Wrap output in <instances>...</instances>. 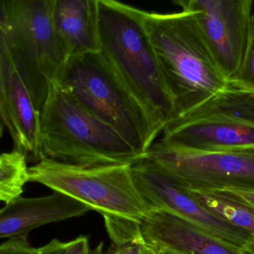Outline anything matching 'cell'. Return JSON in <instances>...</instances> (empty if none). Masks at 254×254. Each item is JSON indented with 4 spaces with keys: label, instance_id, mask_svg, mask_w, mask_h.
Instances as JSON below:
<instances>
[{
    "label": "cell",
    "instance_id": "26",
    "mask_svg": "<svg viewBox=\"0 0 254 254\" xmlns=\"http://www.w3.org/2000/svg\"><path fill=\"white\" fill-rule=\"evenodd\" d=\"M4 127V125H3L2 122H1V119H0V138H1V136H2Z\"/></svg>",
    "mask_w": 254,
    "mask_h": 254
},
{
    "label": "cell",
    "instance_id": "9",
    "mask_svg": "<svg viewBox=\"0 0 254 254\" xmlns=\"http://www.w3.org/2000/svg\"><path fill=\"white\" fill-rule=\"evenodd\" d=\"M131 173L151 210L170 212L235 250H243L253 238L247 231L225 222L198 204L156 163L143 158L131 165Z\"/></svg>",
    "mask_w": 254,
    "mask_h": 254
},
{
    "label": "cell",
    "instance_id": "24",
    "mask_svg": "<svg viewBox=\"0 0 254 254\" xmlns=\"http://www.w3.org/2000/svg\"><path fill=\"white\" fill-rule=\"evenodd\" d=\"M156 254H185L175 251L169 250V249H152Z\"/></svg>",
    "mask_w": 254,
    "mask_h": 254
},
{
    "label": "cell",
    "instance_id": "4",
    "mask_svg": "<svg viewBox=\"0 0 254 254\" xmlns=\"http://www.w3.org/2000/svg\"><path fill=\"white\" fill-rule=\"evenodd\" d=\"M53 85L116 130L143 158L159 135L146 110L100 52L68 58Z\"/></svg>",
    "mask_w": 254,
    "mask_h": 254
},
{
    "label": "cell",
    "instance_id": "14",
    "mask_svg": "<svg viewBox=\"0 0 254 254\" xmlns=\"http://www.w3.org/2000/svg\"><path fill=\"white\" fill-rule=\"evenodd\" d=\"M53 20L68 58L100 52L98 0H55Z\"/></svg>",
    "mask_w": 254,
    "mask_h": 254
},
{
    "label": "cell",
    "instance_id": "25",
    "mask_svg": "<svg viewBox=\"0 0 254 254\" xmlns=\"http://www.w3.org/2000/svg\"><path fill=\"white\" fill-rule=\"evenodd\" d=\"M144 254H155V252H154L153 250H152L151 248H149V246H147L146 249V251H145Z\"/></svg>",
    "mask_w": 254,
    "mask_h": 254
},
{
    "label": "cell",
    "instance_id": "6",
    "mask_svg": "<svg viewBox=\"0 0 254 254\" xmlns=\"http://www.w3.org/2000/svg\"><path fill=\"white\" fill-rule=\"evenodd\" d=\"M28 179L83 203L104 219L141 224L150 213L134 183L131 165L79 167L44 158L28 168Z\"/></svg>",
    "mask_w": 254,
    "mask_h": 254
},
{
    "label": "cell",
    "instance_id": "7",
    "mask_svg": "<svg viewBox=\"0 0 254 254\" xmlns=\"http://www.w3.org/2000/svg\"><path fill=\"white\" fill-rule=\"evenodd\" d=\"M158 142L192 152L254 146V92L228 82L193 110L170 121Z\"/></svg>",
    "mask_w": 254,
    "mask_h": 254
},
{
    "label": "cell",
    "instance_id": "18",
    "mask_svg": "<svg viewBox=\"0 0 254 254\" xmlns=\"http://www.w3.org/2000/svg\"><path fill=\"white\" fill-rule=\"evenodd\" d=\"M0 254H40V248L31 246L28 237H13L0 245Z\"/></svg>",
    "mask_w": 254,
    "mask_h": 254
},
{
    "label": "cell",
    "instance_id": "22",
    "mask_svg": "<svg viewBox=\"0 0 254 254\" xmlns=\"http://www.w3.org/2000/svg\"><path fill=\"white\" fill-rule=\"evenodd\" d=\"M228 191L230 193L232 194L236 198L240 199V201L249 204L254 207V192H251V191H243V190H225Z\"/></svg>",
    "mask_w": 254,
    "mask_h": 254
},
{
    "label": "cell",
    "instance_id": "8",
    "mask_svg": "<svg viewBox=\"0 0 254 254\" xmlns=\"http://www.w3.org/2000/svg\"><path fill=\"white\" fill-rule=\"evenodd\" d=\"M144 158L161 166L185 189L254 192V146L192 152L157 141Z\"/></svg>",
    "mask_w": 254,
    "mask_h": 254
},
{
    "label": "cell",
    "instance_id": "19",
    "mask_svg": "<svg viewBox=\"0 0 254 254\" xmlns=\"http://www.w3.org/2000/svg\"><path fill=\"white\" fill-rule=\"evenodd\" d=\"M102 246L101 243L93 252H91L89 238L87 237H79L72 241L68 242L65 254H103Z\"/></svg>",
    "mask_w": 254,
    "mask_h": 254
},
{
    "label": "cell",
    "instance_id": "16",
    "mask_svg": "<svg viewBox=\"0 0 254 254\" xmlns=\"http://www.w3.org/2000/svg\"><path fill=\"white\" fill-rule=\"evenodd\" d=\"M27 162L25 155L15 149L0 155V202L10 204L20 198L29 182Z\"/></svg>",
    "mask_w": 254,
    "mask_h": 254
},
{
    "label": "cell",
    "instance_id": "3",
    "mask_svg": "<svg viewBox=\"0 0 254 254\" xmlns=\"http://www.w3.org/2000/svg\"><path fill=\"white\" fill-rule=\"evenodd\" d=\"M40 135L43 158L71 165H132L144 158L116 130L55 85L40 111Z\"/></svg>",
    "mask_w": 254,
    "mask_h": 254
},
{
    "label": "cell",
    "instance_id": "12",
    "mask_svg": "<svg viewBox=\"0 0 254 254\" xmlns=\"http://www.w3.org/2000/svg\"><path fill=\"white\" fill-rule=\"evenodd\" d=\"M140 229L145 244L152 249H169L185 254H243L166 210H151Z\"/></svg>",
    "mask_w": 254,
    "mask_h": 254
},
{
    "label": "cell",
    "instance_id": "15",
    "mask_svg": "<svg viewBox=\"0 0 254 254\" xmlns=\"http://www.w3.org/2000/svg\"><path fill=\"white\" fill-rule=\"evenodd\" d=\"M185 190L213 214L254 237V207L252 206L240 201L228 191Z\"/></svg>",
    "mask_w": 254,
    "mask_h": 254
},
{
    "label": "cell",
    "instance_id": "13",
    "mask_svg": "<svg viewBox=\"0 0 254 254\" xmlns=\"http://www.w3.org/2000/svg\"><path fill=\"white\" fill-rule=\"evenodd\" d=\"M90 207L59 192L40 198H20L0 210V239L28 237L33 230L78 217Z\"/></svg>",
    "mask_w": 254,
    "mask_h": 254
},
{
    "label": "cell",
    "instance_id": "1",
    "mask_svg": "<svg viewBox=\"0 0 254 254\" xmlns=\"http://www.w3.org/2000/svg\"><path fill=\"white\" fill-rule=\"evenodd\" d=\"M174 117L183 116L226 87L221 71L190 10L171 13L143 10Z\"/></svg>",
    "mask_w": 254,
    "mask_h": 254
},
{
    "label": "cell",
    "instance_id": "5",
    "mask_svg": "<svg viewBox=\"0 0 254 254\" xmlns=\"http://www.w3.org/2000/svg\"><path fill=\"white\" fill-rule=\"evenodd\" d=\"M55 0L0 1L13 58L39 112L68 60L53 20Z\"/></svg>",
    "mask_w": 254,
    "mask_h": 254
},
{
    "label": "cell",
    "instance_id": "20",
    "mask_svg": "<svg viewBox=\"0 0 254 254\" xmlns=\"http://www.w3.org/2000/svg\"><path fill=\"white\" fill-rule=\"evenodd\" d=\"M146 247L143 240H137L122 246H114L113 251L107 254H144Z\"/></svg>",
    "mask_w": 254,
    "mask_h": 254
},
{
    "label": "cell",
    "instance_id": "17",
    "mask_svg": "<svg viewBox=\"0 0 254 254\" xmlns=\"http://www.w3.org/2000/svg\"><path fill=\"white\" fill-rule=\"evenodd\" d=\"M229 82L242 89L254 92V9L252 11L249 38L241 66Z\"/></svg>",
    "mask_w": 254,
    "mask_h": 254
},
{
    "label": "cell",
    "instance_id": "10",
    "mask_svg": "<svg viewBox=\"0 0 254 254\" xmlns=\"http://www.w3.org/2000/svg\"><path fill=\"white\" fill-rule=\"evenodd\" d=\"M192 11L221 71L229 82L241 66L253 11L252 0H181Z\"/></svg>",
    "mask_w": 254,
    "mask_h": 254
},
{
    "label": "cell",
    "instance_id": "21",
    "mask_svg": "<svg viewBox=\"0 0 254 254\" xmlns=\"http://www.w3.org/2000/svg\"><path fill=\"white\" fill-rule=\"evenodd\" d=\"M68 243L53 240L43 247L40 248V254H65Z\"/></svg>",
    "mask_w": 254,
    "mask_h": 254
},
{
    "label": "cell",
    "instance_id": "2",
    "mask_svg": "<svg viewBox=\"0 0 254 254\" xmlns=\"http://www.w3.org/2000/svg\"><path fill=\"white\" fill-rule=\"evenodd\" d=\"M102 55L149 115L158 134L174 117L143 21V10L113 0H98Z\"/></svg>",
    "mask_w": 254,
    "mask_h": 254
},
{
    "label": "cell",
    "instance_id": "23",
    "mask_svg": "<svg viewBox=\"0 0 254 254\" xmlns=\"http://www.w3.org/2000/svg\"><path fill=\"white\" fill-rule=\"evenodd\" d=\"M243 254H254V237L251 240L250 243L241 251Z\"/></svg>",
    "mask_w": 254,
    "mask_h": 254
},
{
    "label": "cell",
    "instance_id": "11",
    "mask_svg": "<svg viewBox=\"0 0 254 254\" xmlns=\"http://www.w3.org/2000/svg\"><path fill=\"white\" fill-rule=\"evenodd\" d=\"M40 113L13 58L8 34L0 16V119L27 161L38 163L43 156Z\"/></svg>",
    "mask_w": 254,
    "mask_h": 254
}]
</instances>
